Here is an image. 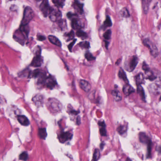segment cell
<instances>
[{
	"instance_id": "cell-1",
	"label": "cell",
	"mask_w": 161,
	"mask_h": 161,
	"mask_svg": "<svg viewBox=\"0 0 161 161\" xmlns=\"http://www.w3.org/2000/svg\"><path fill=\"white\" fill-rule=\"evenodd\" d=\"M34 12L33 9L30 7H26L25 8L24 11L23 18L21 21V26L28 25L29 23L31 21L34 17Z\"/></svg>"
},
{
	"instance_id": "cell-2",
	"label": "cell",
	"mask_w": 161,
	"mask_h": 161,
	"mask_svg": "<svg viewBox=\"0 0 161 161\" xmlns=\"http://www.w3.org/2000/svg\"><path fill=\"white\" fill-rule=\"evenodd\" d=\"M143 42L144 45L149 49L151 54L153 56L156 57L158 56L159 51L158 49L155 45V44L153 43L149 39H145L144 40Z\"/></svg>"
},
{
	"instance_id": "cell-3",
	"label": "cell",
	"mask_w": 161,
	"mask_h": 161,
	"mask_svg": "<svg viewBox=\"0 0 161 161\" xmlns=\"http://www.w3.org/2000/svg\"><path fill=\"white\" fill-rule=\"evenodd\" d=\"M49 16L52 22H58L62 20V12L57 8H51Z\"/></svg>"
},
{
	"instance_id": "cell-4",
	"label": "cell",
	"mask_w": 161,
	"mask_h": 161,
	"mask_svg": "<svg viewBox=\"0 0 161 161\" xmlns=\"http://www.w3.org/2000/svg\"><path fill=\"white\" fill-rule=\"evenodd\" d=\"M49 106L54 113H58L62 110V105L58 100L52 98L49 100Z\"/></svg>"
},
{
	"instance_id": "cell-5",
	"label": "cell",
	"mask_w": 161,
	"mask_h": 161,
	"mask_svg": "<svg viewBox=\"0 0 161 161\" xmlns=\"http://www.w3.org/2000/svg\"><path fill=\"white\" fill-rule=\"evenodd\" d=\"M138 62H139V59L138 57L133 56L128 61L127 66H125V68L129 72H132L137 66Z\"/></svg>"
},
{
	"instance_id": "cell-6",
	"label": "cell",
	"mask_w": 161,
	"mask_h": 161,
	"mask_svg": "<svg viewBox=\"0 0 161 161\" xmlns=\"http://www.w3.org/2000/svg\"><path fill=\"white\" fill-rule=\"evenodd\" d=\"M51 9V8L49 6L48 1L43 0L40 5V9L45 17H46L48 16Z\"/></svg>"
},
{
	"instance_id": "cell-7",
	"label": "cell",
	"mask_w": 161,
	"mask_h": 161,
	"mask_svg": "<svg viewBox=\"0 0 161 161\" xmlns=\"http://www.w3.org/2000/svg\"><path fill=\"white\" fill-rule=\"evenodd\" d=\"M73 134L71 132L67 131V132H62L59 135L58 139L60 142L64 143L65 142L71 140L72 139Z\"/></svg>"
},
{
	"instance_id": "cell-8",
	"label": "cell",
	"mask_w": 161,
	"mask_h": 161,
	"mask_svg": "<svg viewBox=\"0 0 161 161\" xmlns=\"http://www.w3.org/2000/svg\"><path fill=\"white\" fill-rule=\"evenodd\" d=\"M41 52L38 53L35 55L32 61L31 66L34 67H39L41 66L42 64V58L41 56Z\"/></svg>"
},
{
	"instance_id": "cell-9",
	"label": "cell",
	"mask_w": 161,
	"mask_h": 161,
	"mask_svg": "<svg viewBox=\"0 0 161 161\" xmlns=\"http://www.w3.org/2000/svg\"><path fill=\"white\" fill-rule=\"evenodd\" d=\"M72 6L76 12L79 14H82L83 13L84 4L80 3L78 0H74L72 4Z\"/></svg>"
},
{
	"instance_id": "cell-10",
	"label": "cell",
	"mask_w": 161,
	"mask_h": 161,
	"mask_svg": "<svg viewBox=\"0 0 161 161\" xmlns=\"http://www.w3.org/2000/svg\"><path fill=\"white\" fill-rule=\"evenodd\" d=\"M150 92L154 95H158L160 93L161 88L159 85L157 84H151L149 87Z\"/></svg>"
},
{
	"instance_id": "cell-11",
	"label": "cell",
	"mask_w": 161,
	"mask_h": 161,
	"mask_svg": "<svg viewBox=\"0 0 161 161\" xmlns=\"http://www.w3.org/2000/svg\"><path fill=\"white\" fill-rule=\"evenodd\" d=\"M71 26L74 30H80L82 26L80 20L77 18L74 17L71 19Z\"/></svg>"
},
{
	"instance_id": "cell-12",
	"label": "cell",
	"mask_w": 161,
	"mask_h": 161,
	"mask_svg": "<svg viewBox=\"0 0 161 161\" xmlns=\"http://www.w3.org/2000/svg\"><path fill=\"white\" fill-rule=\"evenodd\" d=\"M80 86L81 89L84 90V92H88L90 90L91 86L88 81L86 80H81L79 82Z\"/></svg>"
},
{
	"instance_id": "cell-13",
	"label": "cell",
	"mask_w": 161,
	"mask_h": 161,
	"mask_svg": "<svg viewBox=\"0 0 161 161\" xmlns=\"http://www.w3.org/2000/svg\"><path fill=\"white\" fill-rule=\"evenodd\" d=\"M122 90L124 94L126 96H129L135 92L134 89L128 84H126L123 86Z\"/></svg>"
},
{
	"instance_id": "cell-14",
	"label": "cell",
	"mask_w": 161,
	"mask_h": 161,
	"mask_svg": "<svg viewBox=\"0 0 161 161\" xmlns=\"http://www.w3.org/2000/svg\"><path fill=\"white\" fill-rule=\"evenodd\" d=\"M18 122L21 124L22 125L28 126L30 124V122L29 119L25 115H19L17 117Z\"/></svg>"
},
{
	"instance_id": "cell-15",
	"label": "cell",
	"mask_w": 161,
	"mask_h": 161,
	"mask_svg": "<svg viewBox=\"0 0 161 161\" xmlns=\"http://www.w3.org/2000/svg\"><path fill=\"white\" fill-rule=\"evenodd\" d=\"M45 82H46V87L50 89H52V88H54L57 84L56 81L54 80V78H52V77L46 78Z\"/></svg>"
},
{
	"instance_id": "cell-16",
	"label": "cell",
	"mask_w": 161,
	"mask_h": 161,
	"mask_svg": "<svg viewBox=\"0 0 161 161\" xmlns=\"http://www.w3.org/2000/svg\"><path fill=\"white\" fill-rule=\"evenodd\" d=\"M98 125L100 126V133L102 136H106L107 131L106 130V125L104 121H99Z\"/></svg>"
},
{
	"instance_id": "cell-17",
	"label": "cell",
	"mask_w": 161,
	"mask_h": 161,
	"mask_svg": "<svg viewBox=\"0 0 161 161\" xmlns=\"http://www.w3.org/2000/svg\"><path fill=\"white\" fill-rule=\"evenodd\" d=\"M111 94L113 95L115 101L117 102L121 101L122 100V95L117 88H115L114 90L111 92Z\"/></svg>"
},
{
	"instance_id": "cell-18",
	"label": "cell",
	"mask_w": 161,
	"mask_h": 161,
	"mask_svg": "<svg viewBox=\"0 0 161 161\" xmlns=\"http://www.w3.org/2000/svg\"><path fill=\"white\" fill-rule=\"evenodd\" d=\"M49 40L53 44L60 47L62 46V43L56 37L53 36H49L48 37Z\"/></svg>"
},
{
	"instance_id": "cell-19",
	"label": "cell",
	"mask_w": 161,
	"mask_h": 161,
	"mask_svg": "<svg viewBox=\"0 0 161 161\" xmlns=\"http://www.w3.org/2000/svg\"><path fill=\"white\" fill-rule=\"evenodd\" d=\"M139 140L140 142L143 143H145V144H148L149 142L150 141V139L148 137L145 133L143 132H141L139 134Z\"/></svg>"
},
{
	"instance_id": "cell-20",
	"label": "cell",
	"mask_w": 161,
	"mask_h": 161,
	"mask_svg": "<svg viewBox=\"0 0 161 161\" xmlns=\"http://www.w3.org/2000/svg\"><path fill=\"white\" fill-rule=\"evenodd\" d=\"M136 83L137 86L141 85V84L145 83V77L143 73H139L138 74L135 78Z\"/></svg>"
},
{
	"instance_id": "cell-21",
	"label": "cell",
	"mask_w": 161,
	"mask_h": 161,
	"mask_svg": "<svg viewBox=\"0 0 161 161\" xmlns=\"http://www.w3.org/2000/svg\"><path fill=\"white\" fill-rule=\"evenodd\" d=\"M142 7L144 13L147 14L149 9V7L151 0H142Z\"/></svg>"
},
{
	"instance_id": "cell-22",
	"label": "cell",
	"mask_w": 161,
	"mask_h": 161,
	"mask_svg": "<svg viewBox=\"0 0 161 161\" xmlns=\"http://www.w3.org/2000/svg\"><path fill=\"white\" fill-rule=\"evenodd\" d=\"M38 136L42 139H45L47 137V134L46 132V129L45 128H39L38 129Z\"/></svg>"
},
{
	"instance_id": "cell-23",
	"label": "cell",
	"mask_w": 161,
	"mask_h": 161,
	"mask_svg": "<svg viewBox=\"0 0 161 161\" xmlns=\"http://www.w3.org/2000/svg\"><path fill=\"white\" fill-rule=\"evenodd\" d=\"M33 101L38 106L42 105L43 102V98L42 96H36L33 98Z\"/></svg>"
},
{
	"instance_id": "cell-24",
	"label": "cell",
	"mask_w": 161,
	"mask_h": 161,
	"mask_svg": "<svg viewBox=\"0 0 161 161\" xmlns=\"http://www.w3.org/2000/svg\"><path fill=\"white\" fill-rule=\"evenodd\" d=\"M137 90H138V94L140 96L142 100L145 101V92H144L143 87L141 85H138Z\"/></svg>"
},
{
	"instance_id": "cell-25",
	"label": "cell",
	"mask_w": 161,
	"mask_h": 161,
	"mask_svg": "<svg viewBox=\"0 0 161 161\" xmlns=\"http://www.w3.org/2000/svg\"><path fill=\"white\" fill-rule=\"evenodd\" d=\"M119 78L123 80L126 83H128V79H127V75H126V73H125L124 71H123V70L121 68L119 71Z\"/></svg>"
},
{
	"instance_id": "cell-26",
	"label": "cell",
	"mask_w": 161,
	"mask_h": 161,
	"mask_svg": "<svg viewBox=\"0 0 161 161\" xmlns=\"http://www.w3.org/2000/svg\"><path fill=\"white\" fill-rule=\"evenodd\" d=\"M112 26V22H111V20L109 16L106 17V20H105L104 23V25L103 26L104 27V28H108V27H111Z\"/></svg>"
},
{
	"instance_id": "cell-27",
	"label": "cell",
	"mask_w": 161,
	"mask_h": 161,
	"mask_svg": "<svg viewBox=\"0 0 161 161\" xmlns=\"http://www.w3.org/2000/svg\"><path fill=\"white\" fill-rule=\"evenodd\" d=\"M127 127L126 126L120 125L117 128V131L121 135H123L127 131Z\"/></svg>"
},
{
	"instance_id": "cell-28",
	"label": "cell",
	"mask_w": 161,
	"mask_h": 161,
	"mask_svg": "<svg viewBox=\"0 0 161 161\" xmlns=\"http://www.w3.org/2000/svg\"><path fill=\"white\" fill-rule=\"evenodd\" d=\"M145 74H147V79H149L150 81H154L156 78V77L155 76L153 72L150 71V70L145 72Z\"/></svg>"
},
{
	"instance_id": "cell-29",
	"label": "cell",
	"mask_w": 161,
	"mask_h": 161,
	"mask_svg": "<svg viewBox=\"0 0 161 161\" xmlns=\"http://www.w3.org/2000/svg\"><path fill=\"white\" fill-rule=\"evenodd\" d=\"M52 1L56 6L62 8L64 6L65 0H52Z\"/></svg>"
},
{
	"instance_id": "cell-30",
	"label": "cell",
	"mask_w": 161,
	"mask_h": 161,
	"mask_svg": "<svg viewBox=\"0 0 161 161\" xmlns=\"http://www.w3.org/2000/svg\"><path fill=\"white\" fill-rule=\"evenodd\" d=\"M76 35L79 37L82 38V39H85L88 37V35L86 34V33L81 30H78L77 32Z\"/></svg>"
},
{
	"instance_id": "cell-31",
	"label": "cell",
	"mask_w": 161,
	"mask_h": 161,
	"mask_svg": "<svg viewBox=\"0 0 161 161\" xmlns=\"http://www.w3.org/2000/svg\"><path fill=\"white\" fill-rule=\"evenodd\" d=\"M120 15L122 17L125 18L129 17L130 16V13H129L128 9L126 8H123L121 10V11H120Z\"/></svg>"
},
{
	"instance_id": "cell-32",
	"label": "cell",
	"mask_w": 161,
	"mask_h": 161,
	"mask_svg": "<svg viewBox=\"0 0 161 161\" xmlns=\"http://www.w3.org/2000/svg\"><path fill=\"white\" fill-rule=\"evenodd\" d=\"M100 156V152L99 149H96L93 154V161H96L99 159Z\"/></svg>"
},
{
	"instance_id": "cell-33",
	"label": "cell",
	"mask_w": 161,
	"mask_h": 161,
	"mask_svg": "<svg viewBox=\"0 0 161 161\" xmlns=\"http://www.w3.org/2000/svg\"><path fill=\"white\" fill-rule=\"evenodd\" d=\"M79 45L82 48L86 49H88L90 47V43L89 42L86 41L80 42V43H79Z\"/></svg>"
},
{
	"instance_id": "cell-34",
	"label": "cell",
	"mask_w": 161,
	"mask_h": 161,
	"mask_svg": "<svg viewBox=\"0 0 161 161\" xmlns=\"http://www.w3.org/2000/svg\"><path fill=\"white\" fill-rule=\"evenodd\" d=\"M29 156H28V153L26 152H24L20 155L19 159L20 160H22L24 161H26L28 160Z\"/></svg>"
},
{
	"instance_id": "cell-35",
	"label": "cell",
	"mask_w": 161,
	"mask_h": 161,
	"mask_svg": "<svg viewBox=\"0 0 161 161\" xmlns=\"http://www.w3.org/2000/svg\"><path fill=\"white\" fill-rule=\"evenodd\" d=\"M58 22H59V26L62 30H63L67 27V24L65 20H60V21H58Z\"/></svg>"
},
{
	"instance_id": "cell-36",
	"label": "cell",
	"mask_w": 161,
	"mask_h": 161,
	"mask_svg": "<svg viewBox=\"0 0 161 161\" xmlns=\"http://www.w3.org/2000/svg\"><path fill=\"white\" fill-rule=\"evenodd\" d=\"M85 58L89 61H93V60L96 59L95 57L93 56V55H92V54L90 53H87L85 54Z\"/></svg>"
},
{
	"instance_id": "cell-37",
	"label": "cell",
	"mask_w": 161,
	"mask_h": 161,
	"mask_svg": "<svg viewBox=\"0 0 161 161\" xmlns=\"http://www.w3.org/2000/svg\"><path fill=\"white\" fill-rule=\"evenodd\" d=\"M111 30H108L104 34V37L105 39L110 40L111 37Z\"/></svg>"
},
{
	"instance_id": "cell-38",
	"label": "cell",
	"mask_w": 161,
	"mask_h": 161,
	"mask_svg": "<svg viewBox=\"0 0 161 161\" xmlns=\"http://www.w3.org/2000/svg\"><path fill=\"white\" fill-rule=\"evenodd\" d=\"M65 36L67 37V38H68V39L67 40L68 41L73 39L74 37V33L73 31L72 30L69 33H67L65 34Z\"/></svg>"
},
{
	"instance_id": "cell-39",
	"label": "cell",
	"mask_w": 161,
	"mask_h": 161,
	"mask_svg": "<svg viewBox=\"0 0 161 161\" xmlns=\"http://www.w3.org/2000/svg\"><path fill=\"white\" fill-rule=\"evenodd\" d=\"M41 72L39 70L36 69L32 73L31 76L34 77H37L40 74Z\"/></svg>"
},
{
	"instance_id": "cell-40",
	"label": "cell",
	"mask_w": 161,
	"mask_h": 161,
	"mask_svg": "<svg viewBox=\"0 0 161 161\" xmlns=\"http://www.w3.org/2000/svg\"><path fill=\"white\" fill-rule=\"evenodd\" d=\"M142 68H143V69L144 70L145 72L150 70L149 67H148V65L145 62L143 63V65H142Z\"/></svg>"
},
{
	"instance_id": "cell-41",
	"label": "cell",
	"mask_w": 161,
	"mask_h": 161,
	"mask_svg": "<svg viewBox=\"0 0 161 161\" xmlns=\"http://www.w3.org/2000/svg\"><path fill=\"white\" fill-rule=\"evenodd\" d=\"M67 17L69 19H71H71L73 18L77 17V15L76 14H74L71 13V12H69V13H67Z\"/></svg>"
},
{
	"instance_id": "cell-42",
	"label": "cell",
	"mask_w": 161,
	"mask_h": 161,
	"mask_svg": "<svg viewBox=\"0 0 161 161\" xmlns=\"http://www.w3.org/2000/svg\"><path fill=\"white\" fill-rule=\"evenodd\" d=\"M77 40L75 39L73 41L71 42V43H70L68 45V49L69 50V51H71V50H72V48H73V46L75 44V42H76Z\"/></svg>"
},
{
	"instance_id": "cell-43",
	"label": "cell",
	"mask_w": 161,
	"mask_h": 161,
	"mask_svg": "<svg viewBox=\"0 0 161 161\" xmlns=\"http://www.w3.org/2000/svg\"><path fill=\"white\" fill-rule=\"evenodd\" d=\"M46 39L45 36H42V35H39L37 36V40L40 41H43Z\"/></svg>"
},
{
	"instance_id": "cell-44",
	"label": "cell",
	"mask_w": 161,
	"mask_h": 161,
	"mask_svg": "<svg viewBox=\"0 0 161 161\" xmlns=\"http://www.w3.org/2000/svg\"><path fill=\"white\" fill-rule=\"evenodd\" d=\"M70 112H71V114H74V115H77L79 113V111H77L74 110H70Z\"/></svg>"
},
{
	"instance_id": "cell-45",
	"label": "cell",
	"mask_w": 161,
	"mask_h": 161,
	"mask_svg": "<svg viewBox=\"0 0 161 161\" xmlns=\"http://www.w3.org/2000/svg\"><path fill=\"white\" fill-rule=\"evenodd\" d=\"M77 125H80V117H78L77 119Z\"/></svg>"
},
{
	"instance_id": "cell-46",
	"label": "cell",
	"mask_w": 161,
	"mask_h": 161,
	"mask_svg": "<svg viewBox=\"0 0 161 161\" xmlns=\"http://www.w3.org/2000/svg\"><path fill=\"white\" fill-rule=\"evenodd\" d=\"M105 42H106V43H105V47H106V48L107 49L108 46V44H109V43H108L109 42H106V41H105Z\"/></svg>"
},
{
	"instance_id": "cell-47",
	"label": "cell",
	"mask_w": 161,
	"mask_h": 161,
	"mask_svg": "<svg viewBox=\"0 0 161 161\" xmlns=\"http://www.w3.org/2000/svg\"><path fill=\"white\" fill-rule=\"evenodd\" d=\"M126 161H131V160H130V158H128L127 159V160H126Z\"/></svg>"
},
{
	"instance_id": "cell-48",
	"label": "cell",
	"mask_w": 161,
	"mask_h": 161,
	"mask_svg": "<svg viewBox=\"0 0 161 161\" xmlns=\"http://www.w3.org/2000/svg\"><path fill=\"white\" fill-rule=\"evenodd\" d=\"M35 1H43V0H35Z\"/></svg>"
}]
</instances>
